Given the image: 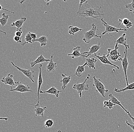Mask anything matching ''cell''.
<instances>
[{"label": "cell", "mask_w": 134, "mask_h": 132, "mask_svg": "<svg viewBox=\"0 0 134 132\" xmlns=\"http://www.w3.org/2000/svg\"><path fill=\"white\" fill-rule=\"evenodd\" d=\"M127 114H128V116H129V117L131 118V119H132V122H133V123H134V117H133L131 115V114H130V113L129 111V112L127 113Z\"/></svg>", "instance_id": "cell-40"}, {"label": "cell", "mask_w": 134, "mask_h": 132, "mask_svg": "<svg viewBox=\"0 0 134 132\" xmlns=\"http://www.w3.org/2000/svg\"><path fill=\"white\" fill-rule=\"evenodd\" d=\"M8 118H0V119L1 120V119H4V120H5V121L6 122H7V120H8Z\"/></svg>", "instance_id": "cell-42"}, {"label": "cell", "mask_w": 134, "mask_h": 132, "mask_svg": "<svg viewBox=\"0 0 134 132\" xmlns=\"http://www.w3.org/2000/svg\"><path fill=\"white\" fill-rule=\"evenodd\" d=\"M36 42H38L40 43L41 46L45 47L47 45V43L48 42V40L47 36H42L36 40L32 41V43Z\"/></svg>", "instance_id": "cell-24"}, {"label": "cell", "mask_w": 134, "mask_h": 132, "mask_svg": "<svg viewBox=\"0 0 134 132\" xmlns=\"http://www.w3.org/2000/svg\"><path fill=\"white\" fill-rule=\"evenodd\" d=\"M101 21L102 22V24L103 25L105 28V31L102 33V35H104L107 33H109V34L110 32L119 33V31H127V30L126 29L118 28L109 25L107 23L105 20H104L103 18H101Z\"/></svg>", "instance_id": "cell-6"}, {"label": "cell", "mask_w": 134, "mask_h": 132, "mask_svg": "<svg viewBox=\"0 0 134 132\" xmlns=\"http://www.w3.org/2000/svg\"><path fill=\"white\" fill-rule=\"evenodd\" d=\"M107 55H108V53H106V54H104L103 55L101 56H100L99 55H97L96 54H94V56H96L98 60H100V61L104 65H111V66H113L116 67L118 70L119 69V67L118 66L113 64L108 59Z\"/></svg>", "instance_id": "cell-10"}, {"label": "cell", "mask_w": 134, "mask_h": 132, "mask_svg": "<svg viewBox=\"0 0 134 132\" xmlns=\"http://www.w3.org/2000/svg\"><path fill=\"white\" fill-rule=\"evenodd\" d=\"M104 104V107H108L109 108V109L111 110L112 108H113V107L114 106H115L116 104H114L110 101H104L103 102Z\"/></svg>", "instance_id": "cell-32"}, {"label": "cell", "mask_w": 134, "mask_h": 132, "mask_svg": "<svg viewBox=\"0 0 134 132\" xmlns=\"http://www.w3.org/2000/svg\"><path fill=\"white\" fill-rule=\"evenodd\" d=\"M125 8L128 9L130 12L134 13V0H132V2L130 4L126 5Z\"/></svg>", "instance_id": "cell-33"}, {"label": "cell", "mask_w": 134, "mask_h": 132, "mask_svg": "<svg viewBox=\"0 0 134 132\" xmlns=\"http://www.w3.org/2000/svg\"><path fill=\"white\" fill-rule=\"evenodd\" d=\"M101 47L100 43L98 44L93 45L92 47L89 48L90 51L85 52L82 53V56L84 58H87L93 54H96V53L98 51Z\"/></svg>", "instance_id": "cell-9"}, {"label": "cell", "mask_w": 134, "mask_h": 132, "mask_svg": "<svg viewBox=\"0 0 134 132\" xmlns=\"http://www.w3.org/2000/svg\"><path fill=\"white\" fill-rule=\"evenodd\" d=\"M42 65L41 64L39 66V73L38 75V91H37V97H38V102L37 104H39V93H40V89L41 87L42 84L43 83V81L42 76Z\"/></svg>", "instance_id": "cell-12"}, {"label": "cell", "mask_w": 134, "mask_h": 132, "mask_svg": "<svg viewBox=\"0 0 134 132\" xmlns=\"http://www.w3.org/2000/svg\"><path fill=\"white\" fill-rule=\"evenodd\" d=\"M0 6H1V9H0V10H4L7 11H8V12H10V13H13V14H15V13H14V12H12L10 11V10H7V9L2 8V6L1 4H0Z\"/></svg>", "instance_id": "cell-41"}, {"label": "cell", "mask_w": 134, "mask_h": 132, "mask_svg": "<svg viewBox=\"0 0 134 132\" xmlns=\"http://www.w3.org/2000/svg\"><path fill=\"white\" fill-rule=\"evenodd\" d=\"M25 42H23L22 43H21V45L22 46H24L26 44H27L28 43H32V39L31 37L29 32L26 34V36H25Z\"/></svg>", "instance_id": "cell-30"}, {"label": "cell", "mask_w": 134, "mask_h": 132, "mask_svg": "<svg viewBox=\"0 0 134 132\" xmlns=\"http://www.w3.org/2000/svg\"><path fill=\"white\" fill-rule=\"evenodd\" d=\"M54 55H52L51 57L50 61H49V64L46 66L47 71L48 72H54L55 69L57 67V63L54 62L53 61V56Z\"/></svg>", "instance_id": "cell-15"}, {"label": "cell", "mask_w": 134, "mask_h": 132, "mask_svg": "<svg viewBox=\"0 0 134 132\" xmlns=\"http://www.w3.org/2000/svg\"><path fill=\"white\" fill-rule=\"evenodd\" d=\"M88 1L84 3L80 9L77 12V16L87 18H98L104 15V13L101 10V6L98 9L92 8L87 4Z\"/></svg>", "instance_id": "cell-1"}, {"label": "cell", "mask_w": 134, "mask_h": 132, "mask_svg": "<svg viewBox=\"0 0 134 132\" xmlns=\"http://www.w3.org/2000/svg\"><path fill=\"white\" fill-rule=\"evenodd\" d=\"M23 32L21 31V30H19V31H16L15 32V35L16 36L18 37H22L21 36L22 35Z\"/></svg>", "instance_id": "cell-37"}, {"label": "cell", "mask_w": 134, "mask_h": 132, "mask_svg": "<svg viewBox=\"0 0 134 132\" xmlns=\"http://www.w3.org/2000/svg\"><path fill=\"white\" fill-rule=\"evenodd\" d=\"M121 56V55H120L109 56V59L113 61H116Z\"/></svg>", "instance_id": "cell-34"}, {"label": "cell", "mask_w": 134, "mask_h": 132, "mask_svg": "<svg viewBox=\"0 0 134 132\" xmlns=\"http://www.w3.org/2000/svg\"><path fill=\"white\" fill-rule=\"evenodd\" d=\"M11 63L13 66L15 67L18 71H21L26 77L29 78L32 82H34V71H31L30 69L27 70V69H23V68H20L18 66H16L13 62H11Z\"/></svg>", "instance_id": "cell-8"}, {"label": "cell", "mask_w": 134, "mask_h": 132, "mask_svg": "<svg viewBox=\"0 0 134 132\" xmlns=\"http://www.w3.org/2000/svg\"><path fill=\"white\" fill-rule=\"evenodd\" d=\"M29 33L30 34L31 37L32 38V41H34V40L37 39V36L36 34L31 33V32H29Z\"/></svg>", "instance_id": "cell-36"}, {"label": "cell", "mask_w": 134, "mask_h": 132, "mask_svg": "<svg viewBox=\"0 0 134 132\" xmlns=\"http://www.w3.org/2000/svg\"><path fill=\"white\" fill-rule=\"evenodd\" d=\"M89 79L90 80V76L88 75V76L85 79V81L82 83H77L74 84L73 87V89L77 90L78 93L79 94L80 97L81 98L82 97V92L84 91H88L89 90V85L86 84L85 83Z\"/></svg>", "instance_id": "cell-4"}, {"label": "cell", "mask_w": 134, "mask_h": 132, "mask_svg": "<svg viewBox=\"0 0 134 132\" xmlns=\"http://www.w3.org/2000/svg\"><path fill=\"white\" fill-rule=\"evenodd\" d=\"M119 24L118 26H119L121 24L122 25L125 26L126 28L129 30L130 27L133 26V22L130 21L127 18H124L123 20L119 19Z\"/></svg>", "instance_id": "cell-22"}, {"label": "cell", "mask_w": 134, "mask_h": 132, "mask_svg": "<svg viewBox=\"0 0 134 132\" xmlns=\"http://www.w3.org/2000/svg\"><path fill=\"white\" fill-rule=\"evenodd\" d=\"M1 82L5 83V85H10L12 89L13 87L15 85V83L13 80V76L11 73H9L6 77L3 78L1 80Z\"/></svg>", "instance_id": "cell-11"}, {"label": "cell", "mask_w": 134, "mask_h": 132, "mask_svg": "<svg viewBox=\"0 0 134 132\" xmlns=\"http://www.w3.org/2000/svg\"><path fill=\"white\" fill-rule=\"evenodd\" d=\"M17 87L16 88L9 90L10 91H16L18 92L24 93L26 92H33L32 91L30 90V87L29 85H23V83L19 81L15 82Z\"/></svg>", "instance_id": "cell-7"}, {"label": "cell", "mask_w": 134, "mask_h": 132, "mask_svg": "<svg viewBox=\"0 0 134 132\" xmlns=\"http://www.w3.org/2000/svg\"><path fill=\"white\" fill-rule=\"evenodd\" d=\"M92 29L87 32L84 31L83 34L84 35L83 41L85 43H90V41L92 38L94 37H98L100 38H102L101 36H99L98 34L96 33V31L98 30L97 28L96 25L94 23L92 24Z\"/></svg>", "instance_id": "cell-2"}, {"label": "cell", "mask_w": 134, "mask_h": 132, "mask_svg": "<svg viewBox=\"0 0 134 132\" xmlns=\"http://www.w3.org/2000/svg\"><path fill=\"white\" fill-rule=\"evenodd\" d=\"M81 47L80 46L75 47L74 46L73 48V51L71 54H69L68 56H72L71 58L74 59L75 58H77L82 55V53H80V51Z\"/></svg>", "instance_id": "cell-20"}, {"label": "cell", "mask_w": 134, "mask_h": 132, "mask_svg": "<svg viewBox=\"0 0 134 132\" xmlns=\"http://www.w3.org/2000/svg\"><path fill=\"white\" fill-rule=\"evenodd\" d=\"M57 132H62V131L61 130H59V131H58Z\"/></svg>", "instance_id": "cell-44"}, {"label": "cell", "mask_w": 134, "mask_h": 132, "mask_svg": "<svg viewBox=\"0 0 134 132\" xmlns=\"http://www.w3.org/2000/svg\"><path fill=\"white\" fill-rule=\"evenodd\" d=\"M97 60L95 58H87L86 59V62H88V64L87 66L89 67L90 68H93L94 69H96L95 67V64H96Z\"/></svg>", "instance_id": "cell-27"}, {"label": "cell", "mask_w": 134, "mask_h": 132, "mask_svg": "<svg viewBox=\"0 0 134 132\" xmlns=\"http://www.w3.org/2000/svg\"><path fill=\"white\" fill-rule=\"evenodd\" d=\"M54 124V122L52 119H47L45 121L44 126L47 128H50L53 127Z\"/></svg>", "instance_id": "cell-31"}, {"label": "cell", "mask_w": 134, "mask_h": 132, "mask_svg": "<svg viewBox=\"0 0 134 132\" xmlns=\"http://www.w3.org/2000/svg\"><path fill=\"white\" fill-rule=\"evenodd\" d=\"M31 105L34 106V108H35L34 111H35V113H36L35 115H36V116H41L42 117H44V112L46 111H47V107H41L40 106L39 104H37L36 105L32 104H31Z\"/></svg>", "instance_id": "cell-13"}, {"label": "cell", "mask_w": 134, "mask_h": 132, "mask_svg": "<svg viewBox=\"0 0 134 132\" xmlns=\"http://www.w3.org/2000/svg\"><path fill=\"white\" fill-rule=\"evenodd\" d=\"M93 79L94 81L93 87H95L96 89V91L99 93L103 97L105 98L106 96L105 93L108 92L109 90L105 89V87L100 79H97L95 76H94Z\"/></svg>", "instance_id": "cell-3"}, {"label": "cell", "mask_w": 134, "mask_h": 132, "mask_svg": "<svg viewBox=\"0 0 134 132\" xmlns=\"http://www.w3.org/2000/svg\"><path fill=\"white\" fill-rule=\"evenodd\" d=\"M134 90V82L129 84L125 88L122 89H119L118 88H115L114 91L117 93H121L122 92H125L127 90Z\"/></svg>", "instance_id": "cell-25"}, {"label": "cell", "mask_w": 134, "mask_h": 132, "mask_svg": "<svg viewBox=\"0 0 134 132\" xmlns=\"http://www.w3.org/2000/svg\"><path fill=\"white\" fill-rule=\"evenodd\" d=\"M62 76L63 78L60 81V82L63 83L62 89L64 90H65L68 84L71 82V77L70 76H67L66 74H62Z\"/></svg>", "instance_id": "cell-21"}, {"label": "cell", "mask_w": 134, "mask_h": 132, "mask_svg": "<svg viewBox=\"0 0 134 132\" xmlns=\"http://www.w3.org/2000/svg\"><path fill=\"white\" fill-rule=\"evenodd\" d=\"M50 61V60L46 59L42 55H41L34 61L31 62V66L32 67H33L36 64H41L43 62H48Z\"/></svg>", "instance_id": "cell-18"}, {"label": "cell", "mask_w": 134, "mask_h": 132, "mask_svg": "<svg viewBox=\"0 0 134 132\" xmlns=\"http://www.w3.org/2000/svg\"><path fill=\"white\" fill-rule=\"evenodd\" d=\"M124 58H120L118 59V61H120L122 62V67H123V70L124 72L125 75L126 81V85L127 86L129 85V82H128V78L127 76V69L129 66V61H128V57L129 56V52L128 51V50H125V51L124 52Z\"/></svg>", "instance_id": "cell-5"}, {"label": "cell", "mask_w": 134, "mask_h": 132, "mask_svg": "<svg viewBox=\"0 0 134 132\" xmlns=\"http://www.w3.org/2000/svg\"><path fill=\"white\" fill-rule=\"evenodd\" d=\"M88 64V62H86L82 66H79L78 67L77 69L75 71V72L74 76H77L78 77H81L83 73L85 71V66H87Z\"/></svg>", "instance_id": "cell-23"}, {"label": "cell", "mask_w": 134, "mask_h": 132, "mask_svg": "<svg viewBox=\"0 0 134 132\" xmlns=\"http://www.w3.org/2000/svg\"><path fill=\"white\" fill-rule=\"evenodd\" d=\"M126 124H127L128 126L130 127L132 129V130H133V132H134V125L130 124L128 122V121H127V120H126Z\"/></svg>", "instance_id": "cell-39"}, {"label": "cell", "mask_w": 134, "mask_h": 132, "mask_svg": "<svg viewBox=\"0 0 134 132\" xmlns=\"http://www.w3.org/2000/svg\"><path fill=\"white\" fill-rule=\"evenodd\" d=\"M69 31L68 33L71 35H74L75 33L81 31L83 30L82 28H79L77 27H74L72 26H69Z\"/></svg>", "instance_id": "cell-28"}, {"label": "cell", "mask_w": 134, "mask_h": 132, "mask_svg": "<svg viewBox=\"0 0 134 132\" xmlns=\"http://www.w3.org/2000/svg\"><path fill=\"white\" fill-rule=\"evenodd\" d=\"M61 92L60 90H57L56 88L54 87H52L50 88L49 90H47L46 91H43L42 90H40V93L41 94H43V93H47L50 94H53L55 95L57 97H59V94Z\"/></svg>", "instance_id": "cell-17"}, {"label": "cell", "mask_w": 134, "mask_h": 132, "mask_svg": "<svg viewBox=\"0 0 134 132\" xmlns=\"http://www.w3.org/2000/svg\"><path fill=\"white\" fill-rule=\"evenodd\" d=\"M22 37H18L17 36H14L13 39H14V41L18 43H22Z\"/></svg>", "instance_id": "cell-35"}, {"label": "cell", "mask_w": 134, "mask_h": 132, "mask_svg": "<svg viewBox=\"0 0 134 132\" xmlns=\"http://www.w3.org/2000/svg\"><path fill=\"white\" fill-rule=\"evenodd\" d=\"M2 17L0 19V22L2 26L6 25L8 21V19L9 18V15H6L5 13L2 14Z\"/></svg>", "instance_id": "cell-29"}, {"label": "cell", "mask_w": 134, "mask_h": 132, "mask_svg": "<svg viewBox=\"0 0 134 132\" xmlns=\"http://www.w3.org/2000/svg\"><path fill=\"white\" fill-rule=\"evenodd\" d=\"M87 1H83V0H81L80 1V2L79 7V9H80L81 7H82V5L84 3H85V2H87Z\"/></svg>", "instance_id": "cell-38"}, {"label": "cell", "mask_w": 134, "mask_h": 132, "mask_svg": "<svg viewBox=\"0 0 134 132\" xmlns=\"http://www.w3.org/2000/svg\"><path fill=\"white\" fill-rule=\"evenodd\" d=\"M109 101L111 102L114 104L119 105L124 110V111H125L126 113H127L129 112V111L126 109L124 107L121 105V102H120L118 100V99L116 98L114 96H113V94H109Z\"/></svg>", "instance_id": "cell-19"}, {"label": "cell", "mask_w": 134, "mask_h": 132, "mask_svg": "<svg viewBox=\"0 0 134 132\" xmlns=\"http://www.w3.org/2000/svg\"><path fill=\"white\" fill-rule=\"evenodd\" d=\"M125 33H124L121 37L115 41L114 42H116L118 45H123L125 47V50H128L130 48V45L127 44L126 38L125 37Z\"/></svg>", "instance_id": "cell-14"}, {"label": "cell", "mask_w": 134, "mask_h": 132, "mask_svg": "<svg viewBox=\"0 0 134 132\" xmlns=\"http://www.w3.org/2000/svg\"><path fill=\"white\" fill-rule=\"evenodd\" d=\"M25 1H19V2H20V3L21 4H22L23 3V2H25Z\"/></svg>", "instance_id": "cell-43"}, {"label": "cell", "mask_w": 134, "mask_h": 132, "mask_svg": "<svg viewBox=\"0 0 134 132\" xmlns=\"http://www.w3.org/2000/svg\"><path fill=\"white\" fill-rule=\"evenodd\" d=\"M119 48V47H118V43H116L115 45V49L114 50H112L110 48L108 49V55L107 56H110L116 55H120L119 52L118 51V49Z\"/></svg>", "instance_id": "cell-26"}, {"label": "cell", "mask_w": 134, "mask_h": 132, "mask_svg": "<svg viewBox=\"0 0 134 132\" xmlns=\"http://www.w3.org/2000/svg\"><path fill=\"white\" fill-rule=\"evenodd\" d=\"M27 19L25 17H22L20 20H18L15 22H13L11 25V26H15L17 27L16 31L22 30L23 24L26 21Z\"/></svg>", "instance_id": "cell-16"}]
</instances>
